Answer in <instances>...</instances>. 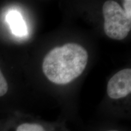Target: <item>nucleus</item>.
I'll use <instances>...</instances> for the list:
<instances>
[{
    "label": "nucleus",
    "mask_w": 131,
    "mask_h": 131,
    "mask_svg": "<svg viewBox=\"0 0 131 131\" xmlns=\"http://www.w3.org/2000/svg\"><path fill=\"white\" fill-rule=\"evenodd\" d=\"M108 96L112 99H119L131 92V69H124L116 73L107 83Z\"/></svg>",
    "instance_id": "obj_3"
},
{
    "label": "nucleus",
    "mask_w": 131,
    "mask_h": 131,
    "mask_svg": "<svg viewBox=\"0 0 131 131\" xmlns=\"http://www.w3.org/2000/svg\"><path fill=\"white\" fill-rule=\"evenodd\" d=\"M89 55L84 47L77 43H67L52 49L46 55L42 71L49 80L57 84H66L83 72Z\"/></svg>",
    "instance_id": "obj_1"
},
{
    "label": "nucleus",
    "mask_w": 131,
    "mask_h": 131,
    "mask_svg": "<svg viewBox=\"0 0 131 131\" xmlns=\"http://www.w3.org/2000/svg\"><path fill=\"white\" fill-rule=\"evenodd\" d=\"M6 21L9 24L12 32L18 37L27 35V28L21 15L17 11H10L6 16Z\"/></svg>",
    "instance_id": "obj_4"
},
{
    "label": "nucleus",
    "mask_w": 131,
    "mask_h": 131,
    "mask_svg": "<svg viewBox=\"0 0 131 131\" xmlns=\"http://www.w3.org/2000/svg\"><path fill=\"white\" fill-rule=\"evenodd\" d=\"M104 30L112 39L122 40L131 30V16L127 15L118 3L107 1L103 6Z\"/></svg>",
    "instance_id": "obj_2"
},
{
    "label": "nucleus",
    "mask_w": 131,
    "mask_h": 131,
    "mask_svg": "<svg viewBox=\"0 0 131 131\" xmlns=\"http://www.w3.org/2000/svg\"><path fill=\"white\" fill-rule=\"evenodd\" d=\"M16 131H45V130L40 124L27 123L18 126Z\"/></svg>",
    "instance_id": "obj_5"
},
{
    "label": "nucleus",
    "mask_w": 131,
    "mask_h": 131,
    "mask_svg": "<svg viewBox=\"0 0 131 131\" xmlns=\"http://www.w3.org/2000/svg\"><path fill=\"white\" fill-rule=\"evenodd\" d=\"M106 131H118V130H106Z\"/></svg>",
    "instance_id": "obj_8"
},
{
    "label": "nucleus",
    "mask_w": 131,
    "mask_h": 131,
    "mask_svg": "<svg viewBox=\"0 0 131 131\" xmlns=\"http://www.w3.org/2000/svg\"><path fill=\"white\" fill-rule=\"evenodd\" d=\"M124 10L129 16H131V1L130 0H125L123 1Z\"/></svg>",
    "instance_id": "obj_7"
},
{
    "label": "nucleus",
    "mask_w": 131,
    "mask_h": 131,
    "mask_svg": "<svg viewBox=\"0 0 131 131\" xmlns=\"http://www.w3.org/2000/svg\"><path fill=\"white\" fill-rule=\"evenodd\" d=\"M8 90V84L6 78L0 69V96L4 95Z\"/></svg>",
    "instance_id": "obj_6"
}]
</instances>
